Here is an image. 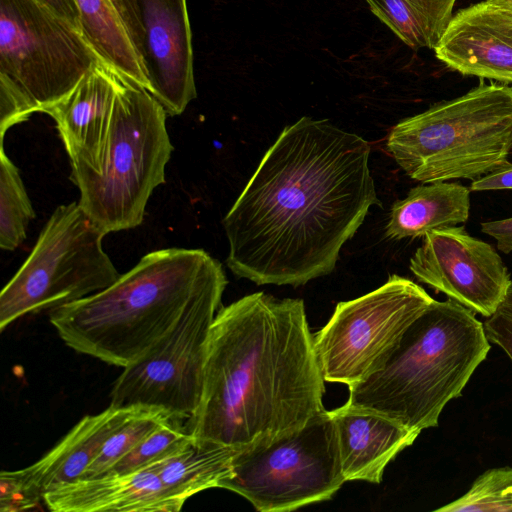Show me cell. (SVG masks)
<instances>
[{
    "label": "cell",
    "instance_id": "4fadbf2b",
    "mask_svg": "<svg viewBox=\"0 0 512 512\" xmlns=\"http://www.w3.org/2000/svg\"><path fill=\"white\" fill-rule=\"evenodd\" d=\"M137 1L144 32L142 63L148 91L167 115H179L196 98L186 0Z\"/></svg>",
    "mask_w": 512,
    "mask_h": 512
},
{
    "label": "cell",
    "instance_id": "83f0119b",
    "mask_svg": "<svg viewBox=\"0 0 512 512\" xmlns=\"http://www.w3.org/2000/svg\"><path fill=\"white\" fill-rule=\"evenodd\" d=\"M483 324L489 342L501 347L512 361V284L504 300Z\"/></svg>",
    "mask_w": 512,
    "mask_h": 512
},
{
    "label": "cell",
    "instance_id": "5b68a950",
    "mask_svg": "<svg viewBox=\"0 0 512 512\" xmlns=\"http://www.w3.org/2000/svg\"><path fill=\"white\" fill-rule=\"evenodd\" d=\"M387 149L424 184L487 175L512 149V87L481 84L407 117L391 129Z\"/></svg>",
    "mask_w": 512,
    "mask_h": 512
},
{
    "label": "cell",
    "instance_id": "44dd1931",
    "mask_svg": "<svg viewBox=\"0 0 512 512\" xmlns=\"http://www.w3.org/2000/svg\"><path fill=\"white\" fill-rule=\"evenodd\" d=\"M240 450L210 442L193 441L175 456L156 464L168 491L186 502L188 498L210 488H218L230 475L232 460Z\"/></svg>",
    "mask_w": 512,
    "mask_h": 512
},
{
    "label": "cell",
    "instance_id": "7a4b0ae2",
    "mask_svg": "<svg viewBox=\"0 0 512 512\" xmlns=\"http://www.w3.org/2000/svg\"><path fill=\"white\" fill-rule=\"evenodd\" d=\"M324 382L303 300L253 293L218 310L185 426L235 450L269 442L325 410Z\"/></svg>",
    "mask_w": 512,
    "mask_h": 512
},
{
    "label": "cell",
    "instance_id": "ba28073f",
    "mask_svg": "<svg viewBox=\"0 0 512 512\" xmlns=\"http://www.w3.org/2000/svg\"><path fill=\"white\" fill-rule=\"evenodd\" d=\"M104 236L76 202L58 206L0 294V330L113 284L120 274L103 250Z\"/></svg>",
    "mask_w": 512,
    "mask_h": 512
},
{
    "label": "cell",
    "instance_id": "7402d4cb",
    "mask_svg": "<svg viewBox=\"0 0 512 512\" xmlns=\"http://www.w3.org/2000/svg\"><path fill=\"white\" fill-rule=\"evenodd\" d=\"M370 10L413 49H435L456 0H366Z\"/></svg>",
    "mask_w": 512,
    "mask_h": 512
},
{
    "label": "cell",
    "instance_id": "1f68e13d",
    "mask_svg": "<svg viewBox=\"0 0 512 512\" xmlns=\"http://www.w3.org/2000/svg\"><path fill=\"white\" fill-rule=\"evenodd\" d=\"M488 1L512 8V0H488Z\"/></svg>",
    "mask_w": 512,
    "mask_h": 512
},
{
    "label": "cell",
    "instance_id": "8fae6325",
    "mask_svg": "<svg viewBox=\"0 0 512 512\" xmlns=\"http://www.w3.org/2000/svg\"><path fill=\"white\" fill-rule=\"evenodd\" d=\"M433 301L421 286L393 274L379 288L339 302L314 335L325 382L349 387L379 371L409 325Z\"/></svg>",
    "mask_w": 512,
    "mask_h": 512
},
{
    "label": "cell",
    "instance_id": "9a60e30c",
    "mask_svg": "<svg viewBox=\"0 0 512 512\" xmlns=\"http://www.w3.org/2000/svg\"><path fill=\"white\" fill-rule=\"evenodd\" d=\"M116 91V73L99 62L68 95L44 112L56 122L71 169H99Z\"/></svg>",
    "mask_w": 512,
    "mask_h": 512
},
{
    "label": "cell",
    "instance_id": "4316f807",
    "mask_svg": "<svg viewBox=\"0 0 512 512\" xmlns=\"http://www.w3.org/2000/svg\"><path fill=\"white\" fill-rule=\"evenodd\" d=\"M41 501L19 477L17 471L0 474V510L13 512L31 509Z\"/></svg>",
    "mask_w": 512,
    "mask_h": 512
},
{
    "label": "cell",
    "instance_id": "d6986e66",
    "mask_svg": "<svg viewBox=\"0 0 512 512\" xmlns=\"http://www.w3.org/2000/svg\"><path fill=\"white\" fill-rule=\"evenodd\" d=\"M143 407H115L83 417L48 453L17 470L41 500L47 491L81 478L106 440Z\"/></svg>",
    "mask_w": 512,
    "mask_h": 512
},
{
    "label": "cell",
    "instance_id": "6da1fadb",
    "mask_svg": "<svg viewBox=\"0 0 512 512\" xmlns=\"http://www.w3.org/2000/svg\"><path fill=\"white\" fill-rule=\"evenodd\" d=\"M370 145L328 120L283 129L224 217L228 268L257 285L331 273L373 205Z\"/></svg>",
    "mask_w": 512,
    "mask_h": 512
},
{
    "label": "cell",
    "instance_id": "3957f363",
    "mask_svg": "<svg viewBox=\"0 0 512 512\" xmlns=\"http://www.w3.org/2000/svg\"><path fill=\"white\" fill-rule=\"evenodd\" d=\"M223 276L222 264L202 249L156 250L107 288L52 309L50 323L71 349L125 368Z\"/></svg>",
    "mask_w": 512,
    "mask_h": 512
},
{
    "label": "cell",
    "instance_id": "603a6c76",
    "mask_svg": "<svg viewBox=\"0 0 512 512\" xmlns=\"http://www.w3.org/2000/svg\"><path fill=\"white\" fill-rule=\"evenodd\" d=\"M35 212L18 168L0 151V247L15 250L26 238L27 228Z\"/></svg>",
    "mask_w": 512,
    "mask_h": 512
},
{
    "label": "cell",
    "instance_id": "30bf717a",
    "mask_svg": "<svg viewBox=\"0 0 512 512\" xmlns=\"http://www.w3.org/2000/svg\"><path fill=\"white\" fill-rule=\"evenodd\" d=\"M226 285L225 275L201 290L176 323L124 368L112 388L111 406L159 409L182 420L196 412L211 328Z\"/></svg>",
    "mask_w": 512,
    "mask_h": 512
},
{
    "label": "cell",
    "instance_id": "e0dca14e",
    "mask_svg": "<svg viewBox=\"0 0 512 512\" xmlns=\"http://www.w3.org/2000/svg\"><path fill=\"white\" fill-rule=\"evenodd\" d=\"M330 414L346 481L380 483L387 464L419 435L381 414L347 404Z\"/></svg>",
    "mask_w": 512,
    "mask_h": 512
},
{
    "label": "cell",
    "instance_id": "277c9868",
    "mask_svg": "<svg viewBox=\"0 0 512 512\" xmlns=\"http://www.w3.org/2000/svg\"><path fill=\"white\" fill-rule=\"evenodd\" d=\"M491 348L475 312L448 298L409 325L384 366L349 386L345 404L381 414L411 432L437 427Z\"/></svg>",
    "mask_w": 512,
    "mask_h": 512
},
{
    "label": "cell",
    "instance_id": "d4e9b609",
    "mask_svg": "<svg viewBox=\"0 0 512 512\" xmlns=\"http://www.w3.org/2000/svg\"><path fill=\"white\" fill-rule=\"evenodd\" d=\"M185 421L173 418L157 428L106 474H125L161 463L183 451L193 441Z\"/></svg>",
    "mask_w": 512,
    "mask_h": 512
},
{
    "label": "cell",
    "instance_id": "cb8c5ba5",
    "mask_svg": "<svg viewBox=\"0 0 512 512\" xmlns=\"http://www.w3.org/2000/svg\"><path fill=\"white\" fill-rule=\"evenodd\" d=\"M171 419L173 417L162 410L142 408L106 440L80 479L106 474L148 435Z\"/></svg>",
    "mask_w": 512,
    "mask_h": 512
},
{
    "label": "cell",
    "instance_id": "ac0fdd59",
    "mask_svg": "<svg viewBox=\"0 0 512 512\" xmlns=\"http://www.w3.org/2000/svg\"><path fill=\"white\" fill-rule=\"evenodd\" d=\"M78 25L100 61L120 76L144 87V32L137 0H73Z\"/></svg>",
    "mask_w": 512,
    "mask_h": 512
},
{
    "label": "cell",
    "instance_id": "ffe728a7",
    "mask_svg": "<svg viewBox=\"0 0 512 512\" xmlns=\"http://www.w3.org/2000/svg\"><path fill=\"white\" fill-rule=\"evenodd\" d=\"M470 189L457 182L425 183L393 203L386 236L424 237L428 232L457 226L469 218Z\"/></svg>",
    "mask_w": 512,
    "mask_h": 512
},
{
    "label": "cell",
    "instance_id": "484cf974",
    "mask_svg": "<svg viewBox=\"0 0 512 512\" xmlns=\"http://www.w3.org/2000/svg\"><path fill=\"white\" fill-rule=\"evenodd\" d=\"M435 512H512V467L488 469L469 490Z\"/></svg>",
    "mask_w": 512,
    "mask_h": 512
},
{
    "label": "cell",
    "instance_id": "f1b7e54d",
    "mask_svg": "<svg viewBox=\"0 0 512 512\" xmlns=\"http://www.w3.org/2000/svg\"><path fill=\"white\" fill-rule=\"evenodd\" d=\"M512 190V163L508 161L498 169L473 180L471 191Z\"/></svg>",
    "mask_w": 512,
    "mask_h": 512
},
{
    "label": "cell",
    "instance_id": "9c48e42d",
    "mask_svg": "<svg viewBox=\"0 0 512 512\" xmlns=\"http://www.w3.org/2000/svg\"><path fill=\"white\" fill-rule=\"evenodd\" d=\"M346 482L330 411L302 428L236 453L218 488L246 498L260 512H289L325 501Z\"/></svg>",
    "mask_w": 512,
    "mask_h": 512
},
{
    "label": "cell",
    "instance_id": "5bb4252c",
    "mask_svg": "<svg viewBox=\"0 0 512 512\" xmlns=\"http://www.w3.org/2000/svg\"><path fill=\"white\" fill-rule=\"evenodd\" d=\"M434 50L463 75L512 82V8L485 0L459 11Z\"/></svg>",
    "mask_w": 512,
    "mask_h": 512
},
{
    "label": "cell",
    "instance_id": "4dcf8cb0",
    "mask_svg": "<svg viewBox=\"0 0 512 512\" xmlns=\"http://www.w3.org/2000/svg\"><path fill=\"white\" fill-rule=\"evenodd\" d=\"M61 17L69 20L79 28V15L73 0H40Z\"/></svg>",
    "mask_w": 512,
    "mask_h": 512
},
{
    "label": "cell",
    "instance_id": "52a82bcc",
    "mask_svg": "<svg viewBox=\"0 0 512 512\" xmlns=\"http://www.w3.org/2000/svg\"><path fill=\"white\" fill-rule=\"evenodd\" d=\"M100 61L80 29L40 0H0V133L68 95Z\"/></svg>",
    "mask_w": 512,
    "mask_h": 512
},
{
    "label": "cell",
    "instance_id": "f546056e",
    "mask_svg": "<svg viewBox=\"0 0 512 512\" xmlns=\"http://www.w3.org/2000/svg\"><path fill=\"white\" fill-rule=\"evenodd\" d=\"M481 231L495 239L499 251L512 252V217L483 222Z\"/></svg>",
    "mask_w": 512,
    "mask_h": 512
},
{
    "label": "cell",
    "instance_id": "2e32d148",
    "mask_svg": "<svg viewBox=\"0 0 512 512\" xmlns=\"http://www.w3.org/2000/svg\"><path fill=\"white\" fill-rule=\"evenodd\" d=\"M43 501L54 512H177L185 503L165 487L156 464L125 474L78 479L47 491Z\"/></svg>",
    "mask_w": 512,
    "mask_h": 512
},
{
    "label": "cell",
    "instance_id": "7c38bea8",
    "mask_svg": "<svg viewBox=\"0 0 512 512\" xmlns=\"http://www.w3.org/2000/svg\"><path fill=\"white\" fill-rule=\"evenodd\" d=\"M409 267L420 282L486 318L512 284L498 252L463 226L428 232Z\"/></svg>",
    "mask_w": 512,
    "mask_h": 512
},
{
    "label": "cell",
    "instance_id": "8992f818",
    "mask_svg": "<svg viewBox=\"0 0 512 512\" xmlns=\"http://www.w3.org/2000/svg\"><path fill=\"white\" fill-rule=\"evenodd\" d=\"M117 91L98 170L71 169L79 206L106 236L144 219L149 197L165 182L173 146L167 113L144 87L116 73Z\"/></svg>",
    "mask_w": 512,
    "mask_h": 512
}]
</instances>
